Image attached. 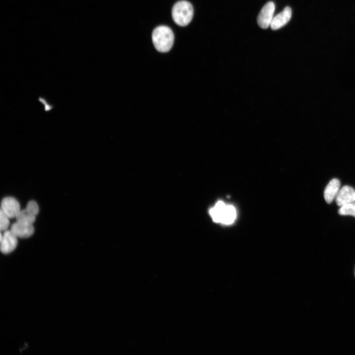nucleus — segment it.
<instances>
[{
	"label": "nucleus",
	"mask_w": 355,
	"mask_h": 355,
	"mask_svg": "<svg viewBox=\"0 0 355 355\" xmlns=\"http://www.w3.org/2000/svg\"><path fill=\"white\" fill-rule=\"evenodd\" d=\"M152 40L156 49L161 52H166L172 48L174 36L172 30L166 26L156 27L152 34Z\"/></svg>",
	"instance_id": "f257e3e1"
},
{
	"label": "nucleus",
	"mask_w": 355,
	"mask_h": 355,
	"mask_svg": "<svg viewBox=\"0 0 355 355\" xmlns=\"http://www.w3.org/2000/svg\"><path fill=\"white\" fill-rule=\"evenodd\" d=\"M193 15V8L191 4L186 0L176 2L173 7L172 16L175 23L180 26L189 24Z\"/></svg>",
	"instance_id": "f03ea898"
},
{
	"label": "nucleus",
	"mask_w": 355,
	"mask_h": 355,
	"mask_svg": "<svg viewBox=\"0 0 355 355\" xmlns=\"http://www.w3.org/2000/svg\"><path fill=\"white\" fill-rule=\"evenodd\" d=\"M275 9V6L272 1L268 2L262 8L257 18L258 25L260 28L267 29L270 26Z\"/></svg>",
	"instance_id": "7ed1b4c3"
},
{
	"label": "nucleus",
	"mask_w": 355,
	"mask_h": 355,
	"mask_svg": "<svg viewBox=\"0 0 355 355\" xmlns=\"http://www.w3.org/2000/svg\"><path fill=\"white\" fill-rule=\"evenodd\" d=\"M18 237L10 230L4 231L0 234V250L3 254L12 252L18 244Z\"/></svg>",
	"instance_id": "20e7f679"
},
{
	"label": "nucleus",
	"mask_w": 355,
	"mask_h": 355,
	"mask_svg": "<svg viewBox=\"0 0 355 355\" xmlns=\"http://www.w3.org/2000/svg\"><path fill=\"white\" fill-rule=\"evenodd\" d=\"M4 213L10 218L17 216L21 211L20 205L18 200L13 197H6L1 202V209Z\"/></svg>",
	"instance_id": "39448f33"
},
{
	"label": "nucleus",
	"mask_w": 355,
	"mask_h": 355,
	"mask_svg": "<svg viewBox=\"0 0 355 355\" xmlns=\"http://www.w3.org/2000/svg\"><path fill=\"white\" fill-rule=\"evenodd\" d=\"M10 230L20 238H27L34 233L33 224L16 221L11 226Z\"/></svg>",
	"instance_id": "423d86ee"
},
{
	"label": "nucleus",
	"mask_w": 355,
	"mask_h": 355,
	"mask_svg": "<svg viewBox=\"0 0 355 355\" xmlns=\"http://www.w3.org/2000/svg\"><path fill=\"white\" fill-rule=\"evenodd\" d=\"M335 201L340 207L355 202V190L349 185L344 186L340 189Z\"/></svg>",
	"instance_id": "0eeeda50"
},
{
	"label": "nucleus",
	"mask_w": 355,
	"mask_h": 355,
	"mask_svg": "<svg viewBox=\"0 0 355 355\" xmlns=\"http://www.w3.org/2000/svg\"><path fill=\"white\" fill-rule=\"evenodd\" d=\"M291 14L292 11L290 7H285L282 12L273 17L270 24L271 29L276 30L284 26L290 20Z\"/></svg>",
	"instance_id": "6e6552de"
},
{
	"label": "nucleus",
	"mask_w": 355,
	"mask_h": 355,
	"mask_svg": "<svg viewBox=\"0 0 355 355\" xmlns=\"http://www.w3.org/2000/svg\"><path fill=\"white\" fill-rule=\"evenodd\" d=\"M340 187V181L333 178L326 185L324 191V197L327 204H330L336 197Z\"/></svg>",
	"instance_id": "1a4fd4ad"
},
{
	"label": "nucleus",
	"mask_w": 355,
	"mask_h": 355,
	"mask_svg": "<svg viewBox=\"0 0 355 355\" xmlns=\"http://www.w3.org/2000/svg\"><path fill=\"white\" fill-rule=\"evenodd\" d=\"M226 205L222 201H218L214 206L209 211V213L213 221L215 222H220L223 212Z\"/></svg>",
	"instance_id": "9d476101"
},
{
	"label": "nucleus",
	"mask_w": 355,
	"mask_h": 355,
	"mask_svg": "<svg viewBox=\"0 0 355 355\" xmlns=\"http://www.w3.org/2000/svg\"><path fill=\"white\" fill-rule=\"evenodd\" d=\"M236 217L235 208L232 205H226L222 216L220 223L229 225L232 224Z\"/></svg>",
	"instance_id": "9b49d317"
},
{
	"label": "nucleus",
	"mask_w": 355,
	"mask_h": 355,
	"mask_svg": "<svg viewBox=\"0 0 355 355\" xmlns=\"http://www.w3.org/2000/svg\"><path fill=\"white\" fill-rule=\"evenodd\" d=\"M16 219V221L33 224L36 220V215L25 208L21 210Z\"/></svg>",
	"instance_id": "f8f14e48"
},
{
	"label": "nucleus",
	"mask_w": 355,
	"mask_h": 355,
	"mask_svg": "<svg viewBox=\"0 0 355 355\" xmlns=\"http://www.w3.org/2000/svg\"><path fill=\"white\" fill-rule=\"evenodd\" d=\"M338 213L342 215H352L355 217V202L341 206Z\"/></svg>",
	"instance_id": "ddd939ff"
},
{
	"label": "nucleus",
	"mask_w": 355,
	"mask_h": 355,
	"mask_svg": "<svg viewBox=\"0 0 355 355\" xmlns=\"http://www.w3.org/2000/svg\"><path fill=\"white\" fill-rule=\"evenodd\" d=\"M10 218L4 213L2 211L0 212V229L1 231H5L8 228Z\"/></svg>",
	"instance_id": "4468645a"
},
{
	"label": "nucleus",
	"mask_w": 355,
	"mask_h": 355,
	"mask_svg": "<svg viewBox=\"0 0 355 355\" xmlns=\"http://www.w3.org/2000/svg\"><path fill=\"white\" fill-rule=\"evenodd\" d=\"M37 100L40 103L43 105L44 106V110L45 112H49L54 107V105L50 104L47 99L43 97L39 96Z\"/></svg>",
	"instance_id": "2eb2a0df"
},
{
	"label": "nucleus",
	"mask_w": 355,
	"mask_h": 355,
	"mask_svg": "<svg viewBox=\"0 0 355 355\" xmlns=\"http://www.w3.org/2000/svg\"><path fill=\"white\" fill-rule=\"evenodd\" d=\"M26 208L36 216L39 212L38 204L36 201L33 200L30 201L28 203Z\"/></svg>",
	"instance_id": "dca6fc26"
}]
</instances>
